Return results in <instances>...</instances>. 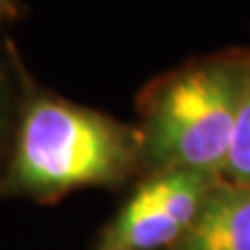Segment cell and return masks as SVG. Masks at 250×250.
I'll return each instance as SVG.
<instances>
[{
    "instance_id": "obj_3",
    "label": "cell",
    "mask_w": 250,
    "mask_h": 250,
    "mask_svg": "<svg viewBox=\"0 0 250 250\" xmlns=\"http://www.w3.org/2000/svg\"><path fill=\"white\" fill-rule=\"evenodd\" d=\"M215 182L198 171L156 173L121 208L103 250H156L182 240Z\"/></svg>"
},
{
    "instance_id": "obj_5",
    "label": "cell",
    "mask_w": 250,
    "mask_h": 250,
    "mask_svg": "<svg viewBox=\"0 0 250 250\" xmlns=\"http://www.w3.org/2000/svg\"><path fill=\"white\" fill-rule=\"evenodd\" d=\"M233 182H244L250 184V77L246 85V94L240 106L236 131L231 138L229 154H228V165L225 171Z\"/></svg>"
},
{
    "instance_id": "obj_6",
    "label": "cell",
    "mask_w": 250,
    "mask_h": 250,
    "mask_svg": "<svg viewBox=\"0 0 250 250\" xmlns=\"http://www.w3.org/2000/svg\"><path fill=\"white\" fill-rule=\"evenodd\" d=\"M13 11V0H0V19Z\"/></svg>"
},
{
    "instance_id": "obj_7",
    "label": "cell",
    "mask_w": 250,
    "mask_h": 250,
    "mask_svg": "<svg viewBox=\"0 0 250 250\" xmlns=\"http://www.w3.org/2000/svg\"><path fill=\"white\" fill-rule=\"evenodd\" d=\"M0 134H2V96H0Z\"/></svg>"
},
{
    "instance_id": "obj_4",
    "label": "cell",
    "mask_w": 250,
    "mask_h": 250,
    "mask_svg": "<svg viewBox=\"0 0 250 250\" xmlns=\"http://www.w3.org/2000/svg\"><path fill=\"white\" fill-rule=\"evenodd\" d=\"M182 250H250V184L215 182Z\"/></svg>"
},
{
    "instance_id": "obj_1",
    "label": "cell",
    "mask_w": 250,
    "mask_h": 250,
    "mask_svg": "<svg viewBox=\"0 0 250 250\" xmlns=\"http://www.w3.org/2000/svg\"><path fill=\"white\" fill-rule=\"evenodd\" d=\"M248 77V61L217 59L163 83L146 111L140 140L150 165L159 173H223Z\"/></svg>"
},
{
    "instance_id": "obj_2",
    "label": "cell",
    "mask_w": 250,
    "mask_h": 250,
    "mask_svg": "<svg viewBox=\"0 0 250 250\" xmlns=\"http://www.w3.org/2000/svg\"><path fill=\"white\" fill-rule=\"evenodd\" d=\"M138 144L134 134L103 115L38 98L19 125L11 182L40 196L115 184L134 165Z\"/></svg>"
}]
</instances>
